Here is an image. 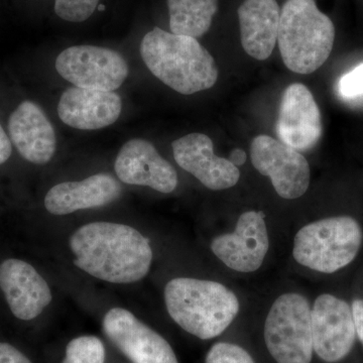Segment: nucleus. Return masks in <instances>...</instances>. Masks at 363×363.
Wrapping results in <instances>:
<instances>
[{"mask_svg": "<svg viewBox=\"0 0 363 363\" xmlns=\"http://www.w3.org/2000/svg\"><path fill=\"white\" fill-rule=\"evenodd\" d=\"M313 347L325 362H340L350 354L357 332L351 306L342 298L323 294L311 310Z\"/></svg>", "mask_w": 363, "mask_h": 363, "instance_id": "9d476101", "label": "nucleus"}, {"mask_svg": "<svg viewBox=\"0 0 363 363\" xmlns=\"http://www.w3.org/2000/svg\"><path fill=\"white\" fill-rule=\"evenodd\" d=\"M123 186L111 174L100 173L83 181L65 182L50 189L45 207L52 215H67L79 210L111 204L121 197Z\"/></svg>", "mask_w": 363, "mask_h": 363, "instance_id": "a211bd4d", "label": "nucleus"}, {"mask_svg": "<svg viewBox=\"0 0 363 363\" xmlns=\"http://www.w3.org/2000/svg\"><path fill=\"white\" fill-rule=\"evenodd\" d=\"M123 111L121 97L113 91L72 87L58 104L60 119L76 130H95L116 123Z\"/></svg>", "mask_w": 363, "mask_h": 363, "instance_id": "dca6fc26", "label": "nucleus"}, {"mask_svg": "<svg viewBox=\"0 0 363 363\" xmlns=\"http://www.w3.org/2000/svg\"><path fill=\"white\" fill-rule=\"evenodd\" d=\"M253 167L271 179L279 196L298 199L307 192L311 179L309 162L298 150L269 135H259L250 145Z\"/></svg>", "mask_w": 363, "mask_h": 363, "instance_id": "6e6552de", "label": "nucleus"}, {"mask_svg": "<svg viewBox=\"0 0 363 363\" xmlns=\"http://www.w3.org/2000/svg\"><path fill=\"white\" fill-rule=\"evenodd\" d=\"M0 289L14 317L32 321L51 304V289L37 269L25 260L9 259L0 264Z\"/></svg>", "mask_w": 363, "mask_h": 363, "instance_id": "2eb2a0df", "label": "nucleus"}, {"mask_svg": "<svg viewBox=\"0 0 363 363\" xmlns=\"http://www.w3.org/2000/svg\"><path fill=\"white\" fill-rule=\"evenodd\" d=\"M9 138L26 161L45 164L57 150L54 126L35 102H21L9 116Z\"/></svg>", "mask_w": 363, "mask_h": 363, "instance_id": "f3484780", "label": "nucleus"}, {"mask_svg": "<svg viewBox=\"0 0 363 363\" xmlns=\"http://www.w3.org/2000/svg\"><path fill=\"white\" fill-rule=\"evenodd\" d=\"M56 70L68 82L84 89L114 91L130 73L119 52L95 45H74L56 60Z\"/></svg>", "mask_w": 363, "mask_h": 363, "instance_id": "0eeeda50", "label": "nucleus"}, {"mask_svg": "<svg viewBox=\"0 0 363 363\" xmlns=\"http://www.w3.org/2000/svg\"><path fill=\"white\" fill-rule=\"evenodd\" d=\"M106 351L101 339L93 335L72 339L62 363H105Z\"/></svg>", "mask_w": 363, "mask_h": 363, "instance_id": "412c9836", "label": "nucleus"}, {"mask_svg": "<svg viewBox=\"0 0 363 363\" xmlns=\"http://www.w3.org/2000/svg\"><path fill=\"white\" fill-rule=\"evenodd\" d=\"M102 327L107 338L133 363H179L168 341L128 310L112 308Z\"/></svg>", "mask_w": 363, "mask_h": 363, "instance_id": "1a4fd4ad", "label": "nucleus"}, {"mask_svg": "<svg viewBox=\"0 0 363 363\" xmlns=\"http://www.w3.org/2000/svg\"><path fill=\"white\" fill-rule=\"evenodd\" d=\"M168 9L172 33L197 39L209 30L218 0H168Z\"/></svg>", "mask_w": 363, "mask_h": 363, "instance_id": "aec40b11", "label": "nucleus"}, {"mask_svg": "<svg viewBox=\"0 0 363 363\" xmlns=\"http://www.w3.org/2000/svg\"><path fill=\"white\" fill-rule=\"evenodd\" d=\"M241 45L252 58H269L278 42L281 9L276 0H245L238 9Z\"/></svg>", "mask_w": 363, "mask_h": 363, "instance_id": "6ab92c4d", "label": "nucleus"}, {"mask_svg": "<svg viewBox=\"0 0 363 363\" xmlns=\"http://www.w3.org/2000/svg\"><path fill=\"white\" fill-rule=\"evenodd\" d=\"M174 159L182 169L210 190L233 188L240 171L228 159L215 156L211 138L203 133H190L172 143Z\"/></svg>", "mask_w": 363, "mask_h": 363, "instance_id": "4468645a", "label": "nucleus"}, {"mask_svg": "<svg viewBox=\"0 0 363 363\" xmlns=\"http://www.w3.org/2000/svg\"><path fill=\"white\" fill-rule=\"evenodd\" d=\"M205 363H255L252 355L236 344L219 342L208 351Z\"/></svg>", "mask_w": 363, "mask_h": 363, "instance_id": "5701e85b", "label": "nucleus"}, {"mask_svg": "<svg viewBox=\"0 0 363 363\" xmlns=\"http://www.w3.org/2000/svg\"><path fill=\"white\" fill-rule=\"evenodd\" d=\"M114 169L123 183L147 186L164 194L173 192L179 183L174 167L152 143L143 138H133L123 145L117 155Z\"/></svg>", "mask_w": 363, "mask_h": 363, "instance_id": "ddd939ff", "label": "nucleus"}, {"mask_svg": "<svg viewBox=\"0 0 363 363\" xmlns=\"http://www.w3.org/2000/svg\"><path fill=\"white\" fill-rule=\"evenodd\" d=\"M269 248V233L262 211L241 214L233 233L216 236L211 242L217 259L229 269L243 274L257 271Z\"/></svg>", "mask_w": 363, "mask_h": 363, "instance_id": "9b49d317", "label": "nucleus"}, {"mask_svg": "<svg viewBox=\"0 0 363 363\" xmlns=\"http://www.w3.org/2000/svg\"><path fill=\"white\" fill-rule=\"evenodd\" d=\"M140 55L159 80L181 94L210 89L218 79L213 57L194 38L155 28L143 37Z\"/></svg>", "mask_w": 363, "mask_h": 363, "instance_id": "f03ea898", "label": "nucleus"}, {"mask_svg": "<svg viewBox=\"0 0 363 363\" xmlns=\"http://www.w3.org/2000/svg\"><path fill=\"white\" fill-rule=\"evenodd\" d=\"M13 154V143L0 124V164L9 161Z\"/></svg>", "mask_w": 363, "mask_h": 363, "instance_id": "bb28decb", "label": "nucleus"}, {"mask_svg": "<svg viewBox=\"0 0 363 363\" xmlns=\"http://www.w3.org/2000/svg\"><path fill=\"white\" fill-rule=\"evenodd\" d=\"M362 242V228L354 218L328 217L298 231L293 257L301 266L312 271L333 274L355 259Z\"/></svg>", "mask_w": 363, "mask_h": 363, "instance_id": "39448f33", "label": "nucleus"}, {"mask_svg": "<svg viewBox=\"0 0 363 363\" xmlns=\"http://www.w3.org/2000/svg\"><path fill=\"white\" fill-rule=\"evenodd\" d=\"M164 303L172 319L202 340L221 335L240 309V301L230 289L218 281L192 278L168 281Z\"/></svg>", "mask_w": 363, "mask_h": 363, "instance_id": "7ed1b4c3", "label": "nucleus"}, {"mask_svg": "<svg viewBox=\"0 0 363 363\" xmlns=\"http://www.w3.org/2000/svg\"><path fill=\"white\" fill-rule=\"evenodd\" d=\"M311 306L298 293L279 296L264 323V341L278 363H311L313 334Z\"/></svg>", "mask_w": 363, "mask_h": 363, "instance_id": "423d86ee", "label": "nucleus"}, {"mask_svg": "<svg viewBox=\"0 0 363 363\" xmlns=\"http://www.w3.org/2000/svg\"><path fill=\"white\" fill-rule=\"evenodd\" d=\"M351 310H352L357 336L363 345V300L357 298V300L353 301Z\"/></svg>", "mask_w": 363, "mask_h": 363, "instance_id": "a878e982", "label": "nucleus"}, {"mask_svg": "<svg viewBox=\"0 0 363 363\" xmlns=\"http://www.w3.org/2000/svg\"><path fill=\"white\" fill-rule=\"evenodd\" d=\"M73 264L86 274L112 284H133L149 274L150 240L130 225L93 222L78 228L69 241Z\"/></svg>", "mask_w": 363, "mask_h": 363, "instance_id": "f257e3e1", "label": "nucleus"}, {"mask_svg": "<svg viewBox=\"0 0 363 363\" xmlns=\"http://www.w3.org/2000/svg\"><path fill=\"white\" fill-rule=\"evenodd\" d=\"M99 0H55V13L62 20L82 23L94 13Z\"/></svg>", "mask_w": 363, "mask_h": 363, "instance_id": "4be33fe9", "label": "nucleus"}, {"mask_svg": "<svg viewBox=\"0 0 363 363\" xmlns=\"http://www.w3.org/2000/svg\"><path fill=\"white\" fill-rule=\"evenodd\" d=\"M276 131L281 143L298 152L316 147L323 125L321 112L307 86L294 83L284 91Z\"/></svg>", "mask_w": 363, "mask_h": 363, "instance_id": "f8f14e48", "label": "nucleus"}, {"mask_svg": "<svg viewBox=\"0 0 363 363\" xmlns=\"http://www.w3.org/2000/svg\"><path fill=\"white\" fill-rule=\"evenodd\" d=\"M335 28L315 0H288L279 18L278 43L289 70L311 74L330 56Z\"/></svg>", "mask_w": 363, "mask_h": 363, "instance_id": "20e7f679", "label": "nucleus"}, {"mask_svg": "<svg viewBox=\"0 0 363 363\" xmlns=\"http://www.w3.org/2000/svg\"><path fill=\"white\" fill-rule=\"evenodd\" d=\"M0 363H33V362L13 344L0 341Z\"/></svg>", "mask_w": 363, "mask_h": 363, "instance_id": "393cba45", "label": "nucleus"}, {"mask_svg": "<svg viewBox=\"0 0 363 363\" xmlns=\"http://www.w3.org/2000/svg\"><path fill=\"white\" fill-rule=\"evenodd\" d=\"M338 91L345 99H357L363 96V63L341 77Z\"/></svg>", "mask_w": 363, "mask_h": 363, "instance_id": "b1692460", "label": "nucleus"}, {"mask_svg": "<svg viewBox=\"0 0 363 363\" xmlns=\"http://www.w3.org/2000/svg\"><path fill=\"white\" fill-rule=\"evenodd\" d=\"M228 160L233 162L234 166H242V164H245V162H247V154H245L243 150L235 149L231 152Z\"/></svg>", "mask_w": 363, "mask_h": 363, "instance_id": "cd10ccee", "label": "nucleus"}]
</instances>
